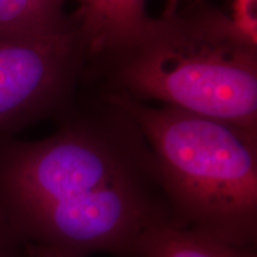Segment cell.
I'll list each match as a JSON object with an SVG mask.
<instances>
[{"label":"cell","instance_id":"8992f818","mask_svg":"<svg viewBox=\"0 0 257 257\" xmlns=\"http://www.w3.org/2000/svg\"><path fill=\"white\" fill-rule=\"evenodd\" d=\"M138 257H257L255 248L234 245L201 231L168 225L154 231Z\"/></svg>","mask_w":257,"mask_h":257},{"label":"cell","instance_id":"7a4b0ae2","mask_svg":"<svg viewBox=\"0 0 257 257\" xmlns=\"http://www.w3.org/2000/svg\"><path fill=\"white\" fill-rule=\"evenodd\" d=\"M110 93L257 133V44L231 15L198 0L150 18L123 47L89 59Z\"/></svg>","mask_w":257,"mask_h":257},{"label":"cell","instance_id":"ba28073f","mask_svg":"<svg viewBox=\"0 0 257 257\" xmlns=\"http://www.w3.org/2000/svg\"><path fill=\"white\" fill-rule=\"evenodd\" d=\"M27 246L12 233L0 217V257H25Z\"/></svg>","mask_w":257,"mask_h":257},{"label":"cell","instance_id":"5b68a950","mask_svg":"<svg viewBox=\"0 0 257 257\" xmlns=\"http://www.w3.org/2000/svg\"><path fill=\"white\" fill-rule=\"evenodd\" d=\"M73 12L87 41L89 59L118 49L143 30L152 17L147 0H76Z\"/></svg>","mask_w":257,"mask_h":257},{"label":"cell","instance_id":"9c48e42d","mask_svg":"<svg viewBox=\"0 0 257 257\" xmlns=\"http://www.w3.org/2000/svg\"><path fill=\"white\" fill-rule=\"evenodd\" d=\"M25 257H76V256L66 255V253L51 251V250H47V249L30 248V246H27V253H25Z\"/></svg>","mask_w":257,"mask_h":257},{"label":"cell","instance_id":"277c9868","mask_svg":"<svg viewBox=\"0 0 257 257\" xmlns=\"http://www.w3.org/2000/svg\"><path fill=\"white\" fill-rule=\"evenodd\" d=\"M89 56L78 22L55 34L0 32V136L68 111Z\"/></svg>","mask_w":257,"mask_h":257},{"label":"cell","instance_id":"3957f363","mask_svg":"<svg viewBox=\"0 0 257 257\" xmlns=\"http://www.w3.org/2000/svg\"><path fill=\"white\" fill-rule=\"evenodd\" d=\"M104 95L146 137L176 224L255 248L257 133L172 106Z\"/></svg>","mask_w":257,"mask_h":257},{"label":"cell","instance_id":"6da1fadb","mask_svg":"<svg viewBox=\"0 0 257 257\" xmlns=\"http://www.w3.org/2000/svg\"><path fill=\"white\" fill-rule=\"evenodd\" d=\"M50 137L0 136V217L30 248L138 257L154 231L176 225L142 131L104 95L72 105Z\"/></svg>","mask_w":257,"mask_h":257},{"label":"cell","instance_id":"52a82bcc","mask_svg":"<svg viewBox=\"0 0 257 257\" xmlns=\"http://www.w3.org/2000/svg\"><path fill=\"white\" fill-rule=\"evenodd\" d=\"M67 0H0V32L55 34L66 30L76 19L67 15Z\"/></svg>","mask_w":257,"mask_h":257}]
</instances>
